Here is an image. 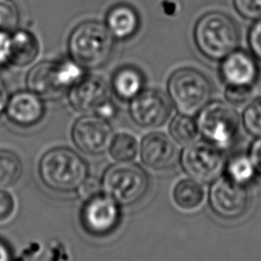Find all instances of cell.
Instances as JSON below:
<instances>
[{
	"label": "cell",
	"instance_id": "cell-19",
	"mask_svg": "<svg viewBox=\"0 0 261 261\" xmlns=\"http://www.w3.org/2000/svg\"><path fill=\"white\" fill-rule=\"evenodd\" d=\"M39 52L38 42L35 36L27 31H16L11 35L10 62L18 66H24L35 60Z\"/></svg>",
	"mask_w": 261,
	"mask_h": 261
},
{
	"label": "cell",
	"instance_id": "cell-8",
	"mask_svg": "<svg viewBox=\"0 0 261 261\" xmlns=\"http://www.w3.org/2000/svg\"><path fill=\"white\" fill-rule=\"evenodd\" d=\"M179 161L184 171L200 184H210L220 177L225 165L222 151L206 141L187 145Z\"/></svg>",
	"mask_w": 261,
	"mask_h": 261
},
{
	"label": "cell",
	"instance_id": "cell-35",
	"mask_svg": "<svg viewBox=\"0 0 261 261\" xmlns=\"http://www.w3.org/2000/svg\"><path fill=\"white\" fill-rule=\"evenodd\" d=\"M8 91L6 88V85L2 77L0 76V115L5 111L7 101H8Z\"/></svg>",
	"mask_w": 261,
	"mask_h": 261
},
{
	"label": "cell",
	"instance_id": "cell-25",
	"mask_svg": "<svg viewBox=\"0 0 261 261\" xmlns=\"http://www.w3.org/2000/svg\"><path fill=\"white\" fill-rule=\"evenodd\" d=\"M242 123L245 129L253 137H261V98L252 100L244 109Z\"/></svg>",
	"mask_w": 261,
	"mask_h": 261
},
{
	"label": "cell",
	"instance_id": "cell-17",
	"mask_svg": "<svg viewBox=\"0 0 261 261\" xmlns=\"http://www.w3.org/2000/svg\"><path fill=\"white\" fill-rule=\"evenodd\" d=\"M140 25L137 11L127 4H118L111 7L106 16V27L111 35L119 40L133 37Z\"/></svg>",
	"mask_w": 261,
	"mask_h": 261
},
{
	"label": "cell",
	"instance_id": "cell-14",
	"mask_svg": "<svg viewBox=\"0 0 261 261\" xmlns=\"http://www.w3.org/2000/svg\"><path fill=\"white\" fill-rule=\"evenodd\" d=\"M179 156L178 149L174 144L173 139L163 133H150L142 140V161L152 169H170L177 164Z\"/></svg>",
	"mask_w": 261,
	"mask_h": 261
},
{
	"label": "cell",
	"instance_id": "cell-34",
	"mask_svg": "<svg viewBox=\"0 0 261 261\" xmlns=\"http://www.w3.org/2000/svg\"><path fill=\"white\" fill-rule=\"evenodd\" d=\"M94 114L106 120H109L116 115V106L114 105L112 100H109L106 103H104L102 106H100Z\"/></svg>",
	"mask_w": 261,
	"mask_h": 261
},
{
	"label": "cell",
	"instance_id": "cell-28",
	"mask_svg": "<svg viewBox=\"0 0 261 261\" xmlns=\"http://www.w3.org/2000/svg\"><path fill=\"white\" fill-rule=\"evenodd\" d=\"M253 90L249 87L226 86L224 91L225 99L231 105H241L250 100Z\"/></svg>",
	"mask_w": 261,
	"mask_h": 261
},
{
	"label": "cell",
	"instance_id": "cell-26",
	"mask_svg": "<svg viewBox=\"0 0 261 261\" xmlns=\"http://www.w3.org/2000/svg\"><path fill=\"white\" fill-rule=\"evenodd\" d=\"M19 21V13L13 0H0V31H13Z\"/></svg>",
	"mask_w": 261,
	"mask_h": 261
},
{
	"label": "cell",
	"instance_id": "cell-22",
	"mask_svg": "<svg viewBox=\"0 0 261 261\" xmlns=\"http://www.w3.org/2000/svg\"><path fill=\"white\" fill-rule=\"evenodd\" d=\"M22 173V163L14 152L0 149V189L14 185Z\"/></svg>",
	"mask_w": 261,
	"mask_h": 261
},
{
	"label": "cell",
	"instance_id": "cell-33",
	"mask_svg": "<svg viewBox=\"0 0 261 261\" xmlns=\"http://www.w3.org/2000/svg\"><path fill=\"white\" fill-rule=\"evenodd\" d=\"M249 155L254 163L257 174H259L261 176V137L257 138L252 143Z\"/></svg>",
	"mask_w": 261,
	"mask_h": 261
},
{
	"label": "cell",
	"instance_id": "cell-5",
	"mask_svg": "<svg viewBox=\"0 0 261 261\" xmlns=\"http://www.w3.org/2000/svg\"><path fill=\"white\" fill-rule=\"evenodd\" d=\"M199 134L204 141L221 151H226L237 143L241 119L228 102H209L196 119Z\"/></svg>",
	"mask_w": 261,
	"mask_h": 261
},
{
	"label": "cell",
	"instance_id": "cell-9",
	"mask_svg": "<svg viewBox=\"0 0 261 261\" xmlns=\"http://www.w3.org/2000/svg\"><path fill=\"white\" fill-rule=\"evenodd\" d=\"M84 230L93 237H105L116 230L121 220L120 205L106 194L85 200L80 212Z\"/></svg>",
	"mask_w": 261,
	"mask_h": 261
},
{
	"label": "cell",
	"instance_id": "cell-24",
	"mask_svg": "<svg viewBox=\"0 0 261 261\" xmlns=\"http://www.w3.org/2000/svg\"><path fill=\"white\" fill-rule=\"evenodd\" d=\"M139 145L135 137L128 134H119L111 142L109 152L116 161H130L136 158Z\"/></svg>",
	"mask_w": 261,
	"mask_h": 261
},
{
	"label": "cell",
	"instance_id": "cell-36",
	"mask_svg": "<svg viewBox=\"0 0 261 261\" xmlns=\"http://www.w3.org/2000/svg\"><path fill=\"white\" fill-rule=\"evenodd\" d=\"M12 254L9 246L0 239V261H11Z\"/></svg>",
	"mask_w": 261,
	"mask_h": 261
},
{
	"label": "cell",
	"instance_id": "cell-1",
	"mask_svg": "<svg viewBox=\"0 0 261 261\" xmlns=\"http://www.w3.org/2000/svg\"><path fill=\"white\" fill-rule=\"evenodd\" d=\"M38 171L42 182L58 193L77 191L89 176L87 161L67 147L47 151L40 159Z\"/></svg>",
	"mask_w": 261,
	"mask_h": 261
},
{
	"label": "cell",
	"instance_id": "cell-16",
	"mask_svg": "<svg viewBox=\"0 0 261 261\" xmlns=\"http://www.w3.org/2000/svg\"><path fill=\"white\" fill-rule=\"evenodd\" d=\"M4 112L11 123L31 127L43 119L45 105L42 98L33 91H18L8 98Z\"/></svg>",
	"mask_w": 261,
	"mask_h": 261
},
{
	"label": "cell",
	"instance_id": "cell-32",
	"mask_svg": "<svg viewBox=\"0 0 261 261\" xmlns=\"http://www.w3.org/2000/svg\"><path fill=\"white\" fill-rule=\"evenodd\" d=\"M11 35L8 32L0 31V67L10 62Z\"/></svg>",
	"mask_w": 261,
	"mask_h": 261
},
{
	"label": "cell",
	"instance_id": "cell-21",
	"mask_svg": "<svg viewBox=\"0 0 261 261\" xmlns=\"http://www.w3.org/2000/svg\"><path fill=\"white\" fill-rule=\"evenodd\" d=\"M205 197L202 184L193 179L185 178L179 180L173 189V200L175 204L184 210H194L198 208Z\"/></svg>",
	"mask_w": 261,
	"mask_h": 261
},
{
	"label": "cell",
	"instance_id": "cell-11",
	"mask_svg": "<svg viewBox=\"0 0 261 261\" xmlns=\"http://www.w3.org/2000/svg\"><path fill=\"white\" fill-rule=\"evenodd\" d=\"M71 138L82 152L100 155L109 150L114 135L108 120L96 114H88L75 120L71 128Z\"/></svg>",
	"mask_w": 261,
	"mask_h": 261
},
{
	"label": "cell",
	"instance_id": "cell-18",
	"mask_svg": "<svg viewBox=\"0 0 261 261\" xmlns=\"http://www.w3.org/2000/svg\"><path fill=\"white\" fill-rule=\"evenodd\" d=\"M111 87L119 99L130 101L144 90V76L139 69L123 66L114 73Z\"/></svg>",
	"mask_w": 261,
	"mask_h": 261
},
{
	"label": "cell",
	"instance_id": "cell-6",
	"mask_svg": "<svg viewBox=\"0 0 261 261\" xmlns=\"http://www.w3.org/2000/svg\"><path fill=\"white\" fill-rule=\"evenodd\" d=\"M102 191L119 205L132 206L141 201L150 187L148 173L139 164L117 161L104 172Z\"/></svg>",
	"mask_w": 261,
	"mask_h": 261
},
{
	"label": "cell",
	"instance_id": "cell-2",
	"mask_svg": "<svg viewBox=\"0 0 261 261\" xmlns=\"http://www.w3.org/2000/svg\"><path fill=\"white\" fill-rule=\"evenodd\" d=\"M241 34L234 19L220 11L203 14L194 28V41L200 53L213 61H221L239 48Z\"/></svg>",
	"mask_w": 261,
	"mask_h": 261
},
{
	"label": "cell",
	"instance_id": "cell-10",
	"mask_svg": "<svg viewBox=\"0 0 261 261\" xmlns=\"http://www.w3.org/2000/svg\"><path fill=\"white\" fill-rule=\"evenodd\" d=\"M208 201L212 211L225 220H236L247 212L251 196L248 188L226 176L215 179L209 190Z\"/></svg>",
	"mask_w": 261,
	"mask_h": 261
},
{
	"label": "cell",
	"instance_id": "cell-15",
	"mask_svg": "<svg viewBox=\"0 0 261 261\" xmlns=\"http://www.w3.org/2000/svg\"><path fill=\"white\" fill-rule=\"evenodd\" d=\"M68 99L75 110L95 113L100 106L111 100L110 89L102 77L88 75L70 88Z\"/></svg>",
	"mask_w": 261,
	"mask_h": 261
},
{
	"label": "cell",
	"instance_id": "cell-7",
	"mask_svg": "<svg viewBox=\"0 0 261 261\" xmlns=\"http://www.w3.org/2000/svg\"><path fill=\"white\" fill-rule=\"evenodd\" d=\"M83 68L74 60L69 59L40 62L30 70L27 84L29 90L42 99H58L84 77Z\"/></svg>",
	"mask_w": 261,
	"mask_h": 261
},
{
	"label": "cell",
	"instance_id": "cell-3",
	"mask_svg": "<svg viewBox=\"0 0 261 261\" xmlns=\"http://www.w3.org/2000/svg\"><path fill=\"white\" fill-rule=\"evenodd\" d=\"M113 36L106 24L89 20L76 25L68 38L71 59L86 68H98L110 57Z\"/></svg>",
	"mask_w": 261,
	"mask_h": 261
},
{
	"label": "cell",
	"instance_id": "cell-4",
	"mask_svg": "<svg viewBox=\"0 0 261 261\" xmlns=\"http://www.w3.org/2000/svg\"><path fill=\"white\" fill-rule=\"evenodd\" d=\"M168 97L179 113L198 114L212 96V85L202 71L182 67L174 70L167 82Z\"/></svg>",
	"mask_w": 261,
	"mask_h": 261
},
{
	"label": "cell",
	"instance_id": "cell-31",
	"mask_svg": "<svg viewBox=\"0 0 261 261\" xmlns=\"http://www.w3.org/2000/svg\"><path fill=\"white\" fill-rule=\"evenodd\" d=\"M14 210V199L4 189H0V222L8 219Z\"/></svg>",
	"mask_w": 261,
	"mask_h": 261
},
{
	"label": "cell",
	"instance_id": "cell-23",
	"mask_svg": "<svg viewBox=\"0 0 261 261\" xmlns=\"http://www.w3.org/2000/svg\"><path fill=\"white\" fill-rule=\"evenodd\" d=\"M169 133L173 141L180 145H189L195 142L199 135L196 120L192 116L182 113L173 117L169 124Z\"/></svg>",
	"mask_w": 261,
	"mask_h": 261
},
{
	"label": "cell",
	"instance_id": "cell-13",
	"mask_svg": "<svg viewBox=\"0 0 261 261\" xmlns=\"http://www.w3.org/2000/svg\"><path fill=\"white\" fill-rule=\"evenodd\" d=\"M259 72L258 60L254 55L239 48L225 56L219 65L220 79L226 86L253 88Z\"/></svg>",
	"mask_w": 261,
	"mask_h": 261
},
{
	"label": "cell",
	"instance_id": "cell-27",
	"mask_svg": "<svg viewBox=\"0 0 261 261\" xmlns=\"http://www.w3.org/2000/svg\"><path fill=\"white\" fill-rule=\"evenodd\" d=\"M232 3L242 17L249 20L261 18V0H232Z\"/></svg>",
	"mask_w": 261,
	"mask_h": 261
},
{
	"label": "cell",
	"instance_id": "cell-12",
	"mask_svg": "<svg viewBox=\"0 0 261 261\" xmlns=\"http://www.w3.org/2000/svg\"><path fill=\"white\" fill-rule=\"evenodd\" d=\"M171 101L157 89L143 90L130 100L129 114L134 122L142 127H157L170 116Z\"/></svg>",
	"mask_w": 261,
	"mask_h": 261
},
{
	"label": "cell",
	"instance_id": "cell-30",
	"mask_svg": "<svg viewBox=\"0 0 261 261\" xmlns=\"http://www.w3.org/2000/svg\"><path fill=\"white\" fill-rule=\"evenodd\" d=\"M102 191L101 181L96 178L89 177L82 184V186L77 189L79 196L85 201L97 194H100Z\"/></svg>",
	"mask_w": 261,
	"mask_h": 261
},
{
	"label": "cell",
	"instance_id": "cell-20",
	"mask_svg": "<svg viewBox=\"0 0 261 261\" xmlns=\"http://www.w3.org/2000/svg\"><path fill=\"white\" fill-rule=\"evenodd\" d=\"M223 172L228 179L247 188L254 181L257 174L250 155L245 153H237L228 157L225 160Z\"/></svg>",
	"mask_w": 261,
	"mask_h": 261
},
{
	"label": "cell",
	"instance_id": "cell-29",
	"mask_svg": "<svg viewBox=\"0 0 261 261\" xmlns=\"http://www.w3.org/2000/svg\"><path fill=\"white\" fill-rule=\"evenodd\" d=\"M248 44L250 52L261 61V18L254 20L248 33Z\"/></svg>",
	"mask_w": 261,
	"mask_h": 261
}]
</instances>
